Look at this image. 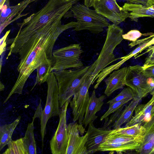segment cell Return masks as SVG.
Returning a JSON list of instances; mask_svg holds the SVG:
<instances>
[{
  "label": "cell",
  "instance_id": "obj_1",
  "mask_svg": "<svg viewBox=\"0 0 154 154\" xmlns=\"http://www.w3.org/2000/svg\"><path fill=\"white\" fill-rule=\"evenodd\" d=\"M77 24L73 21L62 24L61 21H57L43 29L16 52L20 60L17 68L19 74L4 103L13 94H22L29 76L42 63L47 59L54 61L53 49L57 38L64 31Z\"/></svg>",
  "mask_w": 154,
  "mask_h": 154
},
{
  "label": "cell",
  "instance_id": "obj_2",
  "mask_svg": "<svg viewBox=\"0 0 154 154\" xmlns=\"http://www.w3.org/2000/svg\"><path fill=\"white\" fill-rule=\"evenodd\" d=\"M80 0L63 2L49 0L42 9L19 23L20 29L16 37L8 40L10 51L15 53L24 44L46 27L61 20L72 6Z\"/></svg>",
  "mask_w": 154,
  "mask_h": 154
},
{
  "label": "cell",
  "instance_id": "obj_3",
  "mask_svg": "<svg viewBox=\"0 0 154 154\" xmlns=\"http://www.w3.org/2000/svg\"><path fill=\"white\" fill-rule=\"evenodd\" d=\"M123 30L117 25L110 24L107 29L106 40L97 59L89 66L85 73V79L92 85L100 72L109 64L118 59L113 51L123 39Z\"/></svg>",
  "mask_w": 154,
  "mask_h": 154
},
{
  "label": "cell",
  "instance_id": "obj_4",
  "mask_svg": "<svg viewBox=\"0 0 154 154\" xmlns=\"http://www.w3.org/2000/svg\"><path fill=\"white\" fill-rule=\"evenodd\" d=\"M89 66L53 71L57 82L60 107L79 90Z\"/></svg>",
  "mask_w": 154,
  "mask_h": 154
},
{
  "label": "cell",
  "instance_id": "obj_5",
  "mask_svg": "<svg viewBox=\"0 0 154 154\" xmlns=\"http://www.w3.org/2000/svg\"><path fill=\"white\" fill-rule=\"evenodd\" d=\"M70 10L78 23L73 29L76 31L86 30L97 34L103 32L104 28L110 25L106 18L95 9H91L84 4H76Z\"/></svg>",
  "mask_w": 154,
  "mask_h": 154
},
{
  "label": "cell",
  "instance_id": "obj_6",
  "mask_svg": "<svg viewBox=\"0 0 154 154\" xmlns=\"http://www.w3.org/2000/svg\"><path fill=\"white\" fill-rule=\"evenodd\" d=\"M46 82L48 89L46 103L40 118L42 146L48 121L52 117L59 116L60 112L58 87L57 79L53 71L49 74Z\"/></svg>",
  "mask_w": 154,
  "mask_h": 154
},
{
  "label": "cell",
  "instance_id": "obj_7",
  "mask_svg": "<svg viewBox=\"0 0 154 154\" xmlns=\"http://www.w3.org/2000/svg\"><path fill=\"white\" fill-rule=\"evenodd\" d=\"M83 52L81 45L78 44H71L54 51V62L51 71L83 67V63L80 60Z\"/></svg>",
  "mask_w": 154,
  "mask_h": 154
},
{
  "label": "cell",
  "instance_id": "obj_8",
  "mask_svg": "<svg viewBox=\"0 0 154 154\" xmlns=\"http://www.w3.org/2000/svg\"><path fill=\"white\" fill-rule=\"evenodd\" d=\"M112 131L100 145L98 151L115 152L120 153L136 150L140 146L144 139V135L134 137L115 133Z\"/></svg>",
  "mask_w": 154,
  "mask_h": 154
},
{
  "label": "cell",
  "instance_id": "obj_9",
  "mask_svg": "<svg viewBox=\"0 0 154 154\" xmlns=\"http://www.w3.org/2000/svg\"><path fill=\"white\" fill-rule=\"evenodd\" d=\"M143 66L136 65L127 67L125 85L130 88L137 97L142 99L151 92L154 87V81H149Z\"/></svg>",
  "mask_w": 154,
  "mask_h": 154
},
{
  "label": "cell",
  "instance_id": "obj_10",
  "mask_svg": "<svg viewBox=\"0 0 154 154\" xmlns=\"http://www.w3.org/2000/svg\"><path fill=\"white\" fill-rule=\"evenodd\" d=\"M85 129L82 124L77 122L67 125V144L66 154H88L86 145L88 134L87 131L83 136Z\"/></svg>",
  "mask_w": 154,
  "mask_h": 154
},
{
  "label": "cell",
  "instance_id": "obj_11",
  "mask_svg": "<svg viewBox=\"0 0 154 154\" xmlns=\"http://www.w3.org/2000/svg\"><path fill=\"white\" fill-rule=\"evenodd\" d=\"M71 100H68L61 107L59 124L50 141V147L53 154H66L67 144V125L66 112Z\"/></svg>",
  "mask_w": 154,
  "mask_h": 154
},
{
  "label": "cell",
  "instance_id": "obj_12",
  "mask_svg": "<svg viewBox=\"0 0 154 154\" xmlns=\"http://www.w3.org/2000/svg\"><path fill=\"white\" fill-rule=\"evenodd\" d=\"M99 14L118 25L129 17V13L117 4L116 0H100L93 7Z\"/></svg>",
  "mask_w": 154,
  "mask_h": 154
},
{
  "label": "cell",
  "instance_id": "obj_13",
  "mask_svg": "<svg viewBox=\"0 0 154 154\" xmlns=\"http://www.w3.org/2000/svg\"><path fill=\"white\" fill-rule=\"evenodd\" d=\"M91 84L85 78L79 90L70 102L72 110L74 122L78 121L82 124L86 109L90 100L88 90Z\"/></svg>",
  "mask_w": 154,
  "mask_h": 154
},
{
  "label": "cell",
  "instance_id": "obj_14",
  "mask_svg": "<svg viewBox=\"0 0 154 154\" xmlns=\"http://www.w3.org/2000/svg\"><path fill=\"white\" fill-rule=\"evenodd\" d=\"M93 122L91 121L89 124L87 131L88 136L86 146L88 154L97 151L100 145L113 130L97 128L94 127Z\"/></svg>",
  "mask_w": 154,
  "mask_h": 154
},
{
  "label": "cell",
  "instance_id": "obj_15",
  "mask_svg": "<svg viewBox=\"0 0 154 154\" xmlns=\"http://www.w3.org/2000/svg\"><path fill=\"white\" fill-rule=\"evenodd\" d=\"M38 0H24L14 6H9L7 4L8 8L1 12L0 16V33L8 25L17 20L21 16L20 14L27 6L33 2Z\"/></svg>",
  "mask_w": 154,
  "mask_h": 154
},
{
  "label": "cell",
  "instance_id": "obj_16",
  "mask_svg": "<svg viewBox=\"0 0 154 154\" xmlns=\"http://www.w3.org/2000/svg\"><path fill=\"white\" fill-rule=\"evenodd\" d=\"M149 40L140 45L135 49L128 55L119 58V59L121 60L119 62L103 69L96 77L93 82L94 83L97 80L96 84L94 86V88H97L102 81L113 71L119 69L121 66L127 60L133 56L136 57L137 54L149 47L148 42Z\"/></svg>",
  "mask_w": 154,
  "mask_h": 154
},
{
  "label": "cell",
  "instance_id": "obj_17",
  "mask_svg": "<svg viewBox=\"0 0 154 154\" xmlns=\"http://www.w3.org/2000/svg\"><path fill=\"white\" fill-rule=\"evenodd\" d=\"M151 99L146 103L138 105L135 109V114L125 127L148 122L154 109V90L150 93Z\"/></svg>",
  "mask_w": 154,
  "mask_h": 154
},
{
  "label": "cell",
  "instance_id": "obj_18",
  "mask_svg": "<svg viewBox=\"0 0 154 154\" xmlns=\"http://www.w3.org/2000/svg\"><path fill=\"white\" fill-rule=\"evenodd\" d=\"M128 67L114 70L105 80L106 88L105 94L109 97L116 90L122 88L125 85V78Z\"/></svg>",
  "mask_w": 154,
  "mask_h": 154
},
{
  "label": "cell",
  "instance_id": "obj_19",
  "mask_svg": "<svg viewBox=\"0 0 154 154\" xmlns=\"http://www.w3.org/2000/svg\"><path fill=\"white\" fill-rule=\"evenodd\" d=\"M105 98V95H102L97 97L95 90H93L90 97L82 122V124L84 125L85 128H86L91 122L94 121L97 118V116L96 114L100 110Z\"/></svg>",
  "mask_w": 154,
  "mask_h": 154
},
{
  "label": "cell",
  "instance_id": "obj_20",
  "mask_svg": "<svg viewBox=\"0 0 154 154\" xmlns=\"http://www.w3.org/2000/svg\"><path fill=\"white\" fill-rule=\"evenodd\" d=\"M129 13L131 20L137 22L143 17H154V6L147 7L140 3H125L122 7Z\"/></svg>",
  "mask_w": 154,
  "mask_h": 154
},
{
  "label": "cell",
  "instance_id": "obj_21",
  "mask_svg": "<svg viewBox=\"0 0 154 154\" xmlns=\"http://www.w3.org/2000/svg\"><path fill=\"white\" fill-rule=\"evenodd\" d=\"M142 99L136 97L130 102L122 110L119 117L113 124V129L121 127L124 124L128 122L131 119L134 112Z\"/></svg>",
  "mask_w": 154,
  "mask_h": 154
},
{
  "label": "cell",
  "instance_id": "obj_22",
  "mask_svg": "<svg viewBox=\"0 0 154 154\" xmlns=\"http://www.w3.org/2000/svg\"><path fill=\"white\" fill-rule=\"evenodd\" d=\"M21 116L18 117L12 123L2 125L0 127V150L12 140V136L15 129L20 122Z\"/></svg>",
  "mask_w": 154,
  "mask_h": 154
},
{
  "label": "cell",
  "instance_id": "obj_23",
  "mask_svg": "<svg viewBox=\"0 0 154 154\" xmlns=\"http://www.w3.org/2000/svg\"><path fill=\"white\" fill-rule=\"evenodd\" d=\"M53 60L47 59L42 63L37 68L36 82L33 87L37 84H41L46 82L51 71Z\"/></svg>",
  "mask_w": 154,
  "mask_h": 154
},
{
  "label": "cell",
  "instance_id": "obj_24",
  "mask_svg": "<svg viewBox=\"0 0 154 154\" xmlns=\"http://www.w3.org/2000/svg\"><path fill=\"white\" fill-rule=\"evenodd\" d=\"M33 122L28 125L25 135L23 137L26 154H36V146L34 134Z\"/></svg>",
  "mask_w": 154,
  "mask_h": 154
},
{
  "label": "cell",
  "instance_id": "obj_25",
  "mask_svg": "<svg viewBox=\"0 0 154 154\" xmlns=\"http://www.w3.org/2000/svg\"><path fill=\"white\" fill-rule=\"evenodd\" d=\"M146 131V128L143 125L138 123L131 126L121 127L113 129L112 132L126 135L138 137L144 135Z\"/></svg>",
  "mask_w": 154,
  "mask_h": 154
},
{
  "label": "cell",
  "instance_id": "obj_26",
  "mask_svg": "<svg viewBox=\"0 0 154 154\" xmlns=\"http://www.w3.org/2000/svg\"><path fill=\"white\" fill-rule=\"evenodd\" d=\"M8 148L3 154H26L23 138L12 140L8 145Z\"/></svg>",
  "mask_w": 154,
  "mask_h": 154
},
{
  "label": "cell",
  "instance_id": "obj_27",
  "mask_svg": "<svg viewBox=\"0 0 154 154\" xmlns=\"http://www.w3.org/2000/svg\"><path fill=\"white\" fill-rule=\"evenodd\" d=\"M136 150L141 154H154V134L145 136L143 142Z\"/></svg>",
  "mask_w": 154,
  "mask_h": 154
},
{
  "label": "cell",
  "instance_id": "obj_28",
  "mask_svg": "<svg viewBox=\"0 0 154 154\" xmlns=\"http://www.w3.org/2000/svg\"><path fill=\"white\" fill-rule=\"evenodd\" d=\"M136 97L137 96L136 93L131 88L128 87L124 88L119 94L115 98L109 100L107 103L110 105L126 98L133 99Z\"/></svg>",
  "mask_w": 154,
  "mask_h": 154
},
{
  "label": "cell",
  "instance_id": "obj_29",
  "mask_svg": "<svg viewBox=\"0 0 154 154\" xmlns=\"http://www.w3.org/2000/svg\"><path fill=\"white\" fill-rule=\"evenodd\" d=\"M132 99L131 98H126L109 105L108 109L104 114L101 116L100 119V120L102 121L104 119H107L108 116L110 114L116 111L121 106Z\"/></svg>",
  "mask_w": 154,
  "mask_h": 154
},
{
  "label": "cell",
  "instance_id": "obj_30",
  "mask_svg": "<svg viewBox=\"0 0 154 154\" xmlns=\"http://www.w3.org/2000/svg\"><path fill=\"white\" fill-rule=\"evenodd\" d=\"M139 31L137 30H132L127 33L123 34V39L134 42L143 35Z\"/></svg>",
  "mask_w": 154,
  "mask_h": 154
},
{
  "label": "cell",
  "instance_id": "obj_31",
  "mask_svg": "<svg viewBox=\"0 0 154 154\" xmlns=\"http://www.w3.org/2000/svg\"><path fill=\"white\" fill-rule=\"evenodd\" d=\"M124 107V105L121 106L119 109L115 112V113L113 114L110 117L109 120L108 119L106 121V122L105 123L103 128L110 130L111 125L120 116L122 112V109Z\"/></svg>",
  "mask_w": 154,
  "mask_h": 154
},
{
  "label": "cell",
  "instance_id": "obj_32",
  "mask_svg": "<svg viewBox=\"0 0 154 154\" xmlns=\"http://www.w3.org/2000/svg\"><path fill=\"white\" fill-rule=\"evenodd\" d=\"M145 128L146 131L144 136L150 134H154V112L150 116L149 120L145 122L143 125Z\"/></svg>",
  "mask_w": 154,
  "mask_h": 154
},
{
  "label": "cell",
  "instance_id": "obj_33",
  "mask_svg": "<svg viewBox=\"0 0 154 154\" xmlns=\"http://www.w3.org/2000/svg\"><path fill=\"white\" fill-rule=\"evenodd\" d=\"M149 52L148 55L145 59V62L143 66V67L154 64V49L151 50Z\"/></svg>",
  "mask_w": 154,
  "mask_h": 154
},
{
  "label": "cell",
  "instance_id": "obj_34",
  "mask_svg": "<svg viewBox=\"0 0 154 154\" xmlns=\"http://www.w3.org/2000/svg\"><path fill=\"white\" fill-rule=\"evenodd\" d=\"M10 30L8 31L4 36L0 39V55H1L5 51L7 41H6L7 37L10 33Z\"/></svg>",
  "mask_w": 154,
  "mask_h": 154
},
{
  "label": "cell",
  "instance_id": "obj_35",
  "mask_svg": "<svg viewBox=\"0 0 154 154\" xmlns=\"http://www.w3.org/2000/svg\"><path fill=\"white\" fill-rule=\"evenodd\" d=\"M143 68L147 76L154 81V64Z\"/></svg>",
  "mask_w": 154,
  "mask_h": 154
},
{
  "label": "cell",
  "instance_id": "obj_36",
  "mask_svg": "<svg viewBox=\"0 0 154 154\" xmlns=\"http://www.w3.org/2000/svg\"><path fill=\"white\" fill-rule=\"evenodd\" d=\"M100 0H84V5L87 7L90 8L93 7L97 2Z\"/></svg>",
  "mask_w": 154,
  "mask_h": 154
},
{
  "label": "cell",
  "instance_id": "obj_37",
  "mask_svg": "<svg viewBox=\"0 0 154 154\" xmlns=\"http://www.w3.org/2000/svg\"><path fill=\"white\" fill-rule=\"evenodd\" d=\"M128 1L131 3H140L143 5H146L147 0H124Z\"/></svg>",
  "mask_w": 154,
  "mask_h": 154
},
{
  "label": "cell",
  "instance_id": "obj_38",
  "mask_svg": "<svg viewBox=\"0 0 154 154\" xmlns=\"http://www.w3.org/2000/svg\"><path fill=\"white\" fill-rule=\"evenodd\" d=\"M146 5L148 7L154 6V0H147Z\"/></svg>",
  "mask_w": 154,
  "mask_h": 154
},
{
  "label": "cell",
  "instance_id": "obj_39",
  "mask_svg": "<svg viewBox=\"0 0 154 154\" xmlns=\"http://www.w3.org/2000/svg\"><path fill=\"white\" fill-rule=\"evenodd\" d=\"M149 47L152 45H154V35L151 40H150L148 42Z\"/></svg>",
  "mask_w": 154,
  "mask_h": 154
},
{
  "label": "cell",
  "instance_id": "obj_40",
  "mask_svg": "<svg viewBox=\"0 0 154 154\" xmlns=\"http://www.w3.org/2000/svg\"><path fill=\"white\" fill-rule=\"evenodd\" d=\"M153 49H154V45L152 46H150L148 47V48L147 49V51L145 53H143V54H145L146 53L148 52L149 51H150L151 50H153Z\"/></svg>",
  "mask_w": 154,
  "mask_h": 154
},
{
  "label": "cell",
  "instance_id": "obj_41",
  "mask_svg": "<svg viewBox=\"0 0 154 154\" xmlns=\"http://www.w3.org/2000/svg\"><path fill=\"white\" fill-rule=\"evenodd\" d=\"M5 88V86L1 82H0V91H1L2 90H3Z\"/></svg>",
  "mask_w": 154,
  "mask_h": 154
},
{
  "label": "cell",
  "instance_id": "obj_42",
  "mask_svg": "<svg viewBox=\"0 0 154 154\" xmlns=\"http://www.w3.org/2000/svg\"><path fill=\"white\" fill-rule=\"evenodd\" d=\"M61 0V1H63V2H67L70 0Z\"/></svg>",
  "mask_w": 154,
  "mask_h": 154
},
{
  "label": "cell",
  "instance_id": "obj_43",
  "mask_svg": "<svg viewBox=\"0 0 154 154\" xmlns=\"http://www.w3.org/2000/svg\"><path fill=\"white\" fill-rule=\"evenodd\" d=\"M153 90H154V87L153 89Z\"/></svg>",
  "mask_w": 154,
  "mask_h": 154
}]
</instances>
